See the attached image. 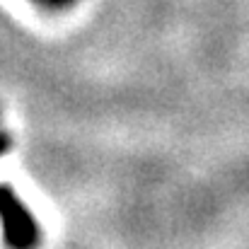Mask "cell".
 Here are the masks:
<instances>
[{"label": "cell", "instance_id": "3", "mask_svg": "<svg viewBox=\"0 0 249 249\" xmlns=\"http://www.w3.org/2000/svg\"><path fill=\"white\" fill-rule=\"evenodd\" d=\"M10 148H12V141H10V136L0 131V158H2V155H5Z\"/></svg>", "mask_w": 249, "mask_h": 249}, {"label": "cell", "instance_id": "2", "mask_svg": "<svg viewBox=\"0 0 249 249\" xmlns=\"http://www.w3.org/2000/svg\"><path fill=\"white\" fill-rule=\"evenodd\" d=\"M34 2H39L44 7H51V10H61V7H68L71 2H75V0H34Z\"/></svg>", "mask_w": 249, "mask_h": 249}, {"label": "cell", "instance_id": "1", "mask_svg": "<svg viewBox=\"0 0 249 249\" xmlns=\"http://www.w3.org/2000/svg\"><path fill=\"white\" fill-rule=\"evenodd\" d=\"M0 223L10 247H32L39 242V225L10 184H0Z\"/></svg>", "mask_w": 249, "mask_h": 249}]
</instances>
